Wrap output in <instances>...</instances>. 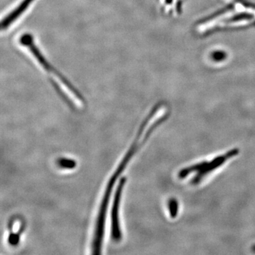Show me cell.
I'll list each match as a JSON object with an SVG mask.
<instances>
[{
  "mask_svg": "<svg viewBox=\"0 0 255 255\" xmlns=\"http://www.w3.org/2000/svg\"><path fill=\"white\" fill-rule=\"evenodd\" d=\"M19 234L18 233L12 232L9 236V243L11 246H15L18 245L19 242Z\"/></svg>",
  "mask_w": 255,
  "mask_h": 255,
  "instance_id": "277c9868",
  "label": "cell"
},
{
  "mask_svg": "<svg viewBox=\"0 0 255 255\" xmlns=\"http://www.w3.org/2000/svg\"><path fill=\"white\" fill-rule=\"evenodd\" d=\"M57 163L60 168L65 169H73L76 167L77 164L74 159L69 158H60Z\"/></svg>",
  "mask_w": 255,
  "mask_h": 255,
  "instance_id": "3957f363",
  "label": "cell"
},
{
  "mask_svg": "<svg viewBox=\"0 0 255 255\" xmlns=\"http://www.w3.org/2000/svg\"><path fill=\"white\" fill-rule=\"evenodd\" d=\"M126 184V178L121 179L117 190L112 205V237L114 241L119 242L122 240V234L119 222V208H120L121 198L124 184Z\"/></svg>",
  "mask_w": 255,
  "mask_h": 255,
  "instance_id": "7a4b0ae2",
  "label": "cell"
},
{
  "mask_svg": "<svg viewBox=\"0 0 255 255\" xmlns=\"http://www.w3.org/2000/svg\"><path fill=\"white\" fill-rule=\"evenodd\" d=\"M157 119H158V117H156L154 114H152L146 121L145 123L142 124V127H141V128L138 132L137 138L135 139V142L132 144L131 148L129 150L127 155L124 157L123 160L121 162L120 165L119 166L118 169L113 174L112 179H110V183L107 185L105 195L103 196V199H102V204H101L100 211H99L97 222H96L92 246L93 254H100L101 248H102L104 234H105L106 215H107V207H108L109 202H110L111 194H112L114 185L117 182L119 175L123 172L124 169L127 167L129 161L131 159L132 156L137 152L139 147L142 145V143L145 142L147 137H148L149 134L152 131V129L155 128V127L157 126L156 124L160 122V120Z\"/></svg>",
  "mask_w": 255,
  "mask_h": 255,
  "instance_id": "6da1fadb",
  "label": "cell"
}]
</instances>
